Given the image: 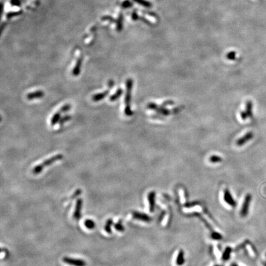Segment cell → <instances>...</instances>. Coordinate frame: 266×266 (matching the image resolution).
I'll return each mask as SVG.
<instances>
[{
	"label": "cell",
	"instance_id": "6da1fadb",
	"mask_svg": "<svg viewBox=\"0 0 266 266\" xmlns=\"http://www.w3.org/2000/svg\"><path fill=\"white\" fill-rule=\"evenodd\" d=\"M134 85V81L132 78H128L126 81V95L125 97V114L126 116L133 115V112L131 109V102L132 90Z\"/></svg>",
	"mask_w": 266,
	"mask_h": 266
},
{
	"label": "cell",
	"instance_id": "7a4b0ae2",
	"mask_svg": "<svg viewBox=\"0 0 266 266\" xmlns=\"http://www.w3.org/2000/svg\"><path fill=\"white\" fill-rule=\"evenodd\" d=\"M64 156L62 154H57L54 156H52V157L48 158L46 160L43 161L41 164L36 165L34 168L32 170V173L35 174H38L42 173V171L45 168L46 166H51V165L54 164V163L57 161H60L62 159Z\"/></svg>",
	"mask_w": 266,
	"mask_h": 266
},
{
	"label": "cell",
	"instance_id": "3957f363",
	"mask_svg": "<svg viewBox=\"0 0 266 266\" xmlns=\"http://www.w3.org/2000/svg\"><path fill=\"white\" fill-rule=\"evenodd\" d=\"M147 108L150 110H154V111L157 112L158 114L162 115L163 116H168L170 114V111L169 110L166 109L165 107H163L162 105L159 106L155 103H153V102H150L149 104H148V105H147Z\"/></svg>",
	"mask_w": 266,
	"mask_h": 266
},
{
	"label": "cell",
	"instance_id": "277c9868",
	"mask_svg": "<svg viewBox=\"0 0 266 266\" xmlns=\"http://www.w3.org/2000/svg\"><path fill=\"white\" fill-rule=\"evenodd\" d=\"M251 200H252V196L249 194H247L246 196H245L244 202L242 204V206H241V211H240V214L242 217H245L248 215L249 205H250Z\"/></svg>",
	"mask_w": 266,
	"mask_h": 266
},
{
	"label": "cell",
	"instance_id": "5b68a950",
	"mask_svg": "<svg viewBox=\"0 0 266 266\" xmlns=\"http://www.w3.org/2000/svg\"><path fill=\"white\" fill-rule=\"evenodd\" d=\"M62 261L64 263L72 266H86V262L83 259L72 258V257H64Z\"/></svg>",
	"mask_w": 266,
	"mask_h": 266
},
{
	"label": "cell",
	"instance_id": "8992f818",
	"mask_svg": "<svg viewBox=\"0 0 266 266\" xmlns=\"http://www.w3.org/2000/svg\"><path fill=\"white\" fill-rule=\"evenodd\" d=\"M83 206V200L81 198L77 199L76 204H75V208L74 212L73 214V218L75 220H78L80 219L81 216V209H82Z\"/></svg>",
	"mask_w": 266,
	"mask_h": 266
},
{
	"label": "cell",
	"instance_id": "52a82bcc",
	"mask_svg": "<svg viewBox=\"0 0 266 266\" xmlns=\"http://www.w3.org/2000/svg\"><path fill=\"white\" fill-rule=\"evenodd\" d=\"M254 136V134L252 132H248L247 134H245L243 137H240L239 139L236 142V144L237 146L241 147L244 145L247 142H248L249 141H250L252 139L253 137Z\"/></svg>",
	"mask_w": 266,
	"mask_h": 266
},
{
	"label": "cell",
	"instance_id": "ba28073f",
	"mask_svg": "<svg viewBox=\"0 0 266 266\" xmlns=\"http://www.w3.org/2000/svg\"><path fill=\"white\" fill-rule=\"evenodd\" d=\"M83 57L82 56H81L78 57V58L77 59L76 64L75 65V67H73V69L72 70V75L74 76H77L80 75V72H81V66H82V63H83Z\"/></svg>",
	"mask_w": 266,
	"mask_h": 266
},
{
	"label": "cell",
	"instance_id": "9c48e42d",
	"mask_svg": "<svg viewBox=\"0 0 266 266\" xmlns=\"http://www.w3.org/2000/svg\"><path fill=\"white\" fill-rule=\"evenodd\" d=\"M132 215H133V218L135 219L142 220V221H144L146 222H150L151 220V218H150V216H147V214L144 213H142V212H140L133 211L132 212Z\"/></svg>",
	"mask_w": 266,
	"mask_h": 266
},
{
	"label": "cell",
	"instance_id": "30bf717a",
	"mask_svg": "<svg viewBox=\"0 0 266 266\" xmlns=\"http://www.w3.org/2000/svg\"><path fill=\"white\" fill-rule=\"evenodd\" d=\"M44 96V93L43 91H42V90H38V91L28 93L26 97L28 100L31 101L36 99H40V98L43 97Z\"/></svg>",
	"mask_w": 266,
	"mask_h": 266
},
{
	"label": "cell",
	"instance_id": "8fae6325",
	"mask_svg": "<svg viewBox=\"0 0 266 266\" xmlns=\"http://www.w3.org/2000/svg\"><path fill=\"white\" fill-rule=\"evenodd\" d=\"M110 89H111L109 88L108 89H107L106 91H105L104 92H100V93H97V94H94V95H93L92 96V98H91L92 101L93 102H99V101H102V99H104L105 97H106L109 94Z\"/></svg>",
	"mask_w": 266,
	"mask_h": 266
},
{
	"label": "cell",
	"instance_id": "7c38bea8",
	"mask_svg": "<svg viewBox=\"0 0 266 266\" xmlns=\"http://www.w3.org/2000/svg\"><path fill=\"white\" fill-rule=\"evenodd\" d=\"M224 199L225 200V202H226V203L229 204L230 206H234V207L236 206V202L234 200V199L232 198V196L231 195L230 192H229L228 190H226L224 192Z\"/></svg>",
	"mask_w": 266,
	"mask_h": 266
},
{
	"label": "cell",
	"instance_id": "4fadbf2b",
	"mask_svg": "<svg viewBox=\"0 0 266 266\" xmlns=\"http://www.w3.org/2000/svg\"><path fill=\"white\" fill-rule=\"evenodd\" d=\"M62 112L59 110V111H57L53 115L51 120V125L52 126H54L57 123H59V121L61 118V114H62Z\"/></svg>",
	"mask_w": 266,
	"mask_h": 266
},
{
	"label": "cell",
	"instance_id": "5bb4252c",
	"mask_svg": "<svg viewBox=\"0 0 266 266\" xmlns=\"http://www.w3.org/2000/svg\"><path fill=\"white\" fill-rule=\"evenodd\" d=\"M155 194L154 192H152L148 195V200L149 201V206H150V211H153L155 206Z\"/></svg>",
	"mask_w": 266,
	"mask_h": 266
},
{
	"label": "cell",
	"instance_id": "9a60e30c",
	"mask_svg": "<svg viewBox=\"0 0 266 266\" xmlns=\"http://www.w3.org/2000/svg\"><path fill=\"white\" fill-rule=\"evenodd\" d=\"M123 92V89L121 88H118L117 90V91L115 92L113 95H112L111 96L109 97L110 101H111V102L116 101L117 100H118L121 97Z\"/></svg>",
	"mask_w": 266,
	"mask_h": 266
},
{
	"label": "cell",
	"instance_id": "2e32d148",
	"mask_svg": "<svg viewBox=\"0 0 266 266\" xmlns=\"http://www.w3.org/2000/svg\"><path fill=\"white\" fill-rule=\"evenodd\" d=\"M245 112L247 113L248 118H252L253 117V103L250 101H247L246 104V110Z\"/></svg>",
	"mask_w": 266,
	"mask_h": 266
},
{
	"label": "cell",
	"instance_id": "e0dca14e",
	"mask_svg": "<svg viewBox=\"0 0 266 266\" xmlns=\"http://www.w3.org/2000/svg\"><path fill=\"white\" fill-rule=\"evenodd\" d=\"M184 262H185V260H184V253L183 251H181L178 255L177 257V259H176V264L178 265L181 266L184 264Z\"/></svg>",
	"mask_w": 266,
	"mask_h": 266
},
{
	"label": "cell",
	"instance_id": "ac0fdd59",
	"mask_svg": "<svg viewBox=\"0 0 266 266\" xmlns=\"http://www.w3.org/2000/svg\"><path fill=\"white\" fill-rule=\"evenodd\" d=\"M113 224V222L112 219H109L107 222L105 223L104 230L107 233V234H112V230H111V226Z\"/></svg>",
	"mask_w": 266,
	"mask_h": 266
},
{
	"label": "cell",
	"instance_id": "d6986e66",
	"mask_svg": "<svg viewBox=\"0 0 266 266\" xmlns=\"http://www.w3.org/2000/svg\"><path fill=\"white\" fill-rule=\"evenodd\" d=\"M84 226L87 228L91 230V229L94 228L96 226V224L94 221L91 219H86L84 221Z\"/></svg>",
	"mask_w": 266,
	"mask_h": 266
},
{
	"label": "cell",
	"instance_id": "ffe728a7",
	"mask_svg": "<svg viewBox=\"0 0 266 266\" xmlns=\"http://www.w3.org/2000/svg\"><path fill=\"white\" fill-rule=\"evenodd\" d=\"M114 227H115V228L116 230L118 232H123L125 230V227H124L123 225L121 220H118L117 224H114Z\"/></svg>",
	"mask_w": 266,
	"mask_h": 266
},
{
	"label": "cell",
	"instance_id": "44dd1931",
	"mask_svg": "<svg viewBox=\"0 0 266 266\" xmlns=\"http://www.w3.org/2000/svg\"><path fill=\"white\" fill-rule=\"evenodd\" d=\"M209 160L211 163H217L221 162L222 161V158L219 156H218V155H212V156H211L210 157Z\"/></svg>",
	"mask_w": 266,
	"mask_h": 266
},
{
	"label": "cell",
	"instance_id": "7402d4cb",
	"mask_svg": "<svg viewBox=\"0 0 266 266\" xmlns=\"http://www.w3.org/2000/svg\"><path fill=\"white\" fill-rule=\"evenodd\" d=\"M71 118H72V117L70 115H64V117H61L60 120L59 121V124L60 125H64L65 123L70 121L71 120Z\"/></svg>",
	"mask_w": 266,
	"mask_h": 266
},
{
	"label": "cell",
	"instance_id": "603a6c76",
	"mask_svg": "<svg viewBox=\"0 0 266 266\" xmlns=\"http://www.w3.org/2000/svg\"><path fill=\"white\" fill-rule=\"evenodd\" d=\"M226 58L230 60H234L236 59V52L235 51H230L227 53Z\"/></svg>",
	"mask_w": 266,
	"mask_h": 266
},
{
	"label": "cell",
	"instance_id": "cb8c5ba5",
	"mask_svg": "<svg viewBox=\"0 0 266 266\" xmlns=\"http://www.w3.org/2000/svg\"><path fill=\"white\" fill-rule=\"evenodd\" d=\"M231 253V249L230 248H227L225 250L223 254V259L224 260H227L229 257H230V255Z\"/></svg>",
	"mask_w": 266,
	"mask_h": 266
},
{
	"label": "cell",
	"instance_id": "d4e9b609",
	"mask_svg": "<svg viewBox=\"0 0 266 266\" xmlns=\"http://www.w3.org/2000/svg\"><path fill=\"white\" fill-rule=\"evenodd\" d=\"M135 1H137L138 3H139L140 5L147 7H150L152 6V4L149 3V1H145V0H135Z\"/></svg>",
	"mask_w": 266,
	"mask_h": 266
},
{
	"label": "cell",
	"instance_id": "484cf974",
	"mask_svg": "<svg viewBox=\"0 0 266 266\" xmlns=\"http://www.w3.org/2000/svg\"><path fill=\"white\" fill-rule=\"evenodd\" d=\"M71 108H72V105L70 104H65V105H63L62 107L60 109V110L62 113H65L67 112H68L69 110L71 109Z\"/></svg>",
	"mask_w": 266,
	"mask_h": 266
},
{
	"label": "cell",
	"instance_id": "4316f807",
	"mask_svg": "<svg viewBox=\"0 0 266 266\" xmlns=\"http://www.w3.org/2000/svg\"><path fill=\"white\" fill-rule=\"evenodd\" d=\"M81 192H82V191H81V189H77V190L74 192V194H73L72 195V196H71V199H72V200L74 199V198H75L76 197H77L78 196L80 195L81 194Z\"/></svg>",
	"mask_w": 266,
	"mask_h": 266
},
{
	"label": "cell",
	"instance_id": "83f0119b",
	"mask_svg": "<svg viewBox=\"0 0 266 266\" xmlns=\"http://www.w3.org/2000/svg\"><path fill=\"white\" fill-rule=\"evenodd\" d=\"M240 117L241 118V119H242L243 120H247V119H248V115H247V113H246V112H245V111H243V112H240Z\"/></svg>",
	"mask_w": 266,
	"mask_h": 266
},
{
	"label": "cell",
	"instance_id": "f1b7e54d",
	"mask_svg": "<svg viewBox=\"0 0 266 266\" xmlns=\"http://www.w3.org/2000/svg\"><path fill=\"white\" fill-rule=\"evenodd\" d=\"M174 104V102L173 101H167L166 102H165L164 103L162 104V106H163V107H165V106H167V105H173Z\"/></svg>",
	"mask_w": 266,
	"mask_h": 266
},
{
	"label": "cell",
	"instance_id": "f546056e",
	"mask_svg": "<svg viewBox=\"0 0 266 266\" xmlns=\"http://www.w3.org/2000/svg\"><path fill=\"white\" fill-rule=\"evenodd\" d=\"M212 238L216 240H219L221 239V236H220L218 233H213V234H212Z\"/></svg>",
	"mask_w": 266,
	"mask_h": 266
},
{
	"label": "cell",
	"instance_id": "4dcf8cb0",
	"mask_svg": "<svg viewBox=\"0 0 266 266\" xmlns=\"http://www.w3.org/2000/svg\"><path fill=\"white\" fill-rule=\"evenodd\" d=\"M108 86L109 88H112L113 86H114V81L113 80H110L109 81V83H108Z\"/></svg>",
	"mask_w": 266,
	"mask_h": 266
},
{
	"label": "cell",
	"instance_id": "1f68e13d",
	"mask_svg": "<svg viewBox=\"0 0 266 266\" xmlns=\"http://www.w3.org/2000/svg\"><path fill=\"white\" fill-rule=\"evenodd\" d=\"M231 266H239V265H237V264H233L231 265Z\"/></svg>",
	"mask_w": 266,
	"mask_h": 266
},
{
	"label": "cell",
	"instance_id": "d6a6232c",
	"mask_svg": "<svg viewBox=\"0 0 266 266\" xmlns=\"http://www.w3.org/2000/svg\"><path fill=\"white\" fill-rule=\"evenodd\" d=\"M264 265H265V266H266V263H265V264H264Z\"/></svg>",
	"mask_w": 266,
	"mask_h": 266
},
{
	"label": "cell",
	"instance_id": "836d02e7",
	"mask_svg": "<svg viewBox=\"0 0 266 266\" xmlns=\"http://www.w3.org/2000/svg\"><path fill=\"white\" fill-rule=\"evenodd\" d=\"M217 266H218V265H217Z\"/></svg>",
	"mask_w": 266,
	"mask_h": 266
}]
</instances>
